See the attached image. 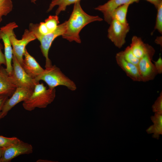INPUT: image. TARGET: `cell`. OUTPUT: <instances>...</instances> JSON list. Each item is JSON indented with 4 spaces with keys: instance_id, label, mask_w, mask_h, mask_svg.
Instances as JSON below:
<instances>
[{
    "instance_id": "28",
    "label": "cell",
    "mask_w": 162,
    "mask_h": 162,
    "mask_svg": "<svg viewBox=\"0 0 162 162\" xmlns=\"http://www.w3.org/2000/svg\"><path fill=\"white\" fill-rule=\"evenodd\" d=\"M9 98V96L7 95H0V119H1L0 114L2 107L5 102Z\"/></svg>"
},
{
    "instance_id": "26",
    "label": "cell",
    "mask_w": 162,
    "mask_h": 162,
    "mask_svg": "<svg viewBox=\"0 0 162 162\" xmlns=\"http://www.w3.org/2000/svg\"><path fill=\"white\" fill-rule=\"evenodd\" d=\"M154 64L158 74H162V59L160 56L156 61L154 62Z\"/></svg>"
},
{
    "instance_id": "19",
    "label": "cell",
    "mask_w": 162,
    "mask_h": 162,
    "mask_svg": "<svg viewBox=\"0 0 162 162\" xmlns=\"http://www.w3.org/2000/svg\"><path fill=\"white\" fill-rule=\"evenodd\" d=\"M162 113L155 112V115L152 116L151 118L154 123L152 125V133H154L153 137L158 138L159 135L162 134Z\"/></svg>"
},
{
    "instance_id": "22",
    "label": "cell",
    "mask_w": 162,
    "mask_h": 162,
    "mask_svg": "<svg viewBox=\"0 0 162 162\" xmlns=\"http://www.w3.org/2000/svg\"><path fill=\"white\" fill-rule=\"evenodd\" d=\"M45 25L50 33L53 32L56 28L59 23L58 15H50L45 20Z\"/></svg>"
},
{
    "instance_id": "32",
    "label": "cell",
    "mask_w": 162,
    "mask_h": 162,
    "mask_svg": "<svg viewBox=\"0 0 162 162\" xmlns=\"http://www.w3.org/2000/svg\"><path fill=\"white\" fill-rule=\"evenodd\" d=\"M37 0H31V2H32L34 3V4H35Z\"/></svg>"
},
{
    "instance_id": "5",
    "label": "cell",
    "mask_w": 162,
    "mask_h": 162,
    "mask_svg": "<svg viewBox=\"0 0 162 162\" xmlns=\"http://www.w3.org/2000/svg\"><path fill=\"white\" fill-rule=\"evenodd\" d=\"M12 61V70L9 75L12 82L16 88H24L33 91L35 85L38 83L25 71L13 55Z\"/></svg>"
},
{
    "instance_id": "15",
    "label": "cell",
    "mask_w": 162,
    "mask_h": 162,
    "mask_svg": "<svg viewBox=\"0 0 162 162\" xmlns=\"http://www.w3.org/2000/svg\"><path fill=\"white\" fill-rule=\"evenodd\" d=\"M116 63L127 76L134 81L141 82L137 66L124 59L120 52L115 56Z\"/></svg>"
},
{
    "instance_id": "17",
    "label": "cell",
    "mask_w": 162,
    "mask_h": 162,
    "mask_svg": "<svg viewBox=\"0 0 162 162\" xmlns=\"http://www.w3.org/2000/svg\"><path fill=\"white\" fill-rule=\"evenodd\" d=\"M130 4H125L120 6L113 10L110 14V18L116 20L125 25H129L127 20V15Z\"/></svg>"
},
{
    "instance_id": "27",
    "label": "cell",
    "mask_w": 162,
    "mask_h": 162,
    "mask_svg": "<svg viewBox=\"0 0 162 162\" xmlns=\"http://www.w3.org/2000/svg\"><path fill=\"white\" fill-rule=\"evenodd\" d=\"M38 31L42 35H45L50 33L44 22H40L39 24Z\"/></svg>"
},
{
    "instance_id": "8",
    "label": "cell",
    "mask_w": 162,
    "mask_h": 162,
    "mask_svg": "<svg viewBox=\"0 0 162 162\" xmlns=\"http://www.w3.org/2000/svg\"><path fill=\"white\" fill-rule=\"evenodd\" d=\"M108 29L107 37L115 46L121 48L126 43V35L130 29L129 25L122 24L112 19Z\"/></svg>"
},
{
    "instance_id": "12",
    "label": "cell",
    "mask_w": 162,
    "mask_h": 162,
    "mask_svg": "<svg viewBox=\"0 0 162 162\" xmlns=\"http://www.w3.org/2000/svg\"><path fill=\"white\" fill-rule=\"evenodd\" d=\"M140 0H109L106 3L98 6L94 9L101 12L104 20L110 24L112 20L110 14L112 11L117 7L125 4H130L135 2H138Z\"/></svg>"
},
{
    "instance_id": "31",
    "label": "cell",
    "mask_w": 162,
    "mask_h": 162,
    "mask_svg": "<svg viewBox=\"0 0 162 162\" xmlns=\"http://www.w3.org/2000/svg\"><path fill=\"white\" fill-rule=\"evenodd\" d=\"M4 148V147H0V161L2 155Z\"/></svg>"
},
{
    "instance_id": "30",
    "label": "cell",
    "mask_w": 162,
    "mask_h": 162,
    "mask_svg": "<svg viewBox=\"0 0 162 162\" xmlns=\"http://www.w3.org/2000/svg\"><path fill=\"white\" fill-rule=\"evenodd\" d=\"M153 4L156 9L160 4L162 3V0H145Z\"/></svg>"
},
{
    "instance_id": "2",
    "label": "cell",
    "mask_w": 162,
    "mask_h": 162,
    "mask_svg": "<svg viewBox=\"0 0 162 162\" xmlns=\"http://www.w3.org/2000/svg\"><path fill=\"white\" fill-rule=\"evenodd\" d=\"M56 92L55 88H47L43 83L38 82L35 85L30 96L23 102L22 106L28 111L36 108H45L54 100Z\"/></svg>"
},
{
    "instance_id": "3",
    "label": "cell",
    "mask_w": 162,
    "mask_h": 162,
    "mask_svg": "<svg viewBox=\"0 0 162 162\" xmlns=\"http://www.w3.org/2000/svg\"><path fill=\"white\" fill-rule=\"evenodd\" d=\"M34 79L37 83L40 80L44 81L49 88H51L64 86L74 91L77 88L74 82L65 75L55 65H52L45 68L43 72Z\"/></svg>"
},
{
    "instance_id": "18",
    "label": "cell",
    "mask_w": 162,
    "mask_h": 162,
    "mask_svg": "<svg viewBox=\"0 0 162 162\" xmlns=\"http://www.w3.org/2000/svg\"><path fill=\"white\" fill-rule=\"evenodd\" d=\"M81 0H52L50 4L49 8L47 10L48 12L51 11L56 6L58 8L56 11V14L58 15L62 11H64L67 7L75 3L80 2Z\"/></svg>"
},
{
    "instance_id": "23",
    "label": "cell",
    "mask_w": 162,
    "mask_h": 162,
    "mask_svg": "<svg viewBox=\"0 0 162 162\" xmlns=\"http://www.w3.org/2000/svg\"><path fill=\"white\" fill-rule=\"evenodd\" d=\"M20 140L16 137H7L0 135V147L6 148L18 142Z\"/></svg>"
},
{
    "instance_id": "10",
    "label": "cell",
    "mask_w": 162,
    "mask_h": 162,
    "mask_svg": "<svg viewBox=\"0 0 162 162\" xmlns=\"http://www.w3.org/2000/svg\"><path fill=\"white\" fill-rule=\"evenodd\" d=\"M33 91L26 88L17 87L12 95L5 102L1 112V118L5 117L8 112L17 104L28 99Z\"/></svg>"
},
{
    "instance_id": "21",
    "label": "cell",
    "mask_w": 162,
    "mask_h": 162,
    "mask_svg": "<svg viewBox=\"0 0 162 162\" xmlns=\"http://www.w3.org/2000/svg\"><path fill=\"white\" fill-rule=\"evenodd\" d=\"M120 52L125 60L137 66L140 59L134 55L130 46H127L124 51Z\"/></svg>"
},
{
    "instance_id": "6",
    "label": "cell",
    "mask_w": 162,
    "mask_h": 162,
    "mask_svg": "<svg viewBox=\"0 0 162 162\" xmlns=\"http://www.w3.org/2000/svg\"><path fill=\"white\" fill-rule=\"evenodd\" d=\"M18 26L14 22H10L0 28V40L3 42L4 55L6 62V70L10 75L12 71V48L10 40L11 35L14 32V29Z\"/></svg>"
},
{
    "instance_id": "25",
    "label": "cell",
    "mask_w": 162,
    "mask_h": 162,
    "mask_svg": "<svg viewBox=\"0 0 162 162\" xmlns=\"http://www.w3.org/2000/svg\"><path fill=\"white\" fill-rule=\"evenodd\" d=\"M153 111L156 113H162V92L152 106Z\"/></svg>"
},
{
    "instance_id": "20",
    "label": "cell",
    "mask_w": 162,
    "mask_h": 162,
    "mask_svg": "<svg viewBox=\"0 0 162 162\" xmlns=\"http://www.w3.org/2000/svg\"><path fill=\"white\" fill-rule=\"evenodd\" d=\"M13 4L11 0H0V23L2 16H6L12 10Z\"/></svg>"
},
{
    "instance_id": "4",
    "label": "cell",
    "mask_w": 162,
    "mask_h": 162,
    "mask_svg": "<svg viewBox=\"0 0 162 162\" xmlns=\"http://www.w3.org/2000/svg\"><path fill=\"white\" fill-rule=\"evenodd\" d=\"M38 24L31 23L29 26V30L33 32L36 39L40 42V48L43 55L45 58V68H46L52 65L48 56L49 50L54 40L64 33L66 28V21L58 25L53 32L45 35L40 33L38 31Z\"/></svg>"
},
{
    "instance_id": "9",
    "label": "cell",
    "mask_w": 162,
    "mask_h": 162,
    "mask_svg": "<svg viewBox=\"0 0 162 162\" xmlns=\"http://www.w3.org/2000/svg\"><path fill=\"white\" fill-rule=\"evenodd\" d=\"M31 145L20 140L18 142L4 148L0 162H8L20 155L32 153Z\"/></svg>"
},
{
    "instance_id": "14",
    "label": "cell",
    "mask_w": 162,
    "mask_h": 162,
    "mask_svg": "<svg viewBox=\"0 0 162 162\" xmlns=\"http://www.w3.org/2000/svg\"><path fill=\"white\" fill-rule=\"evenodd\" d=\"M130 46L134 55L139 59L146 54L154 55L155 52L152 46L145 43L141 38L136 36L132 37Z\"/></svg>"
},
{
    "instance_id": "11",
    "label": "cell",
    "mask_w": 162,
    "mask_h": 162,
    "mask_svg": "<svg viewBox=\"0 0 162 162\" xmlns=\"http://www.w3.org/2000/svg\"><path fill=\"white\" fill-rule=\"evenodd\" d=\"M154 55L148 54L140 59L137 65L141 82H146L154 79L158 74L152 62Z\"/></svg>"
},
{
    "instance_id": "16",
    "label": "cell",
    "mask_w": 162,
    "mask_h": 162,
    "mask_svg": "<svg viewBox=\"0 0 162 162\" xmlns=\"http://www.w3.org/2000/svg\"><path fill=\"white\" fill-rule=\"evenodd\" d=\"M16 87L13 84L6 68L0 66V95L10 97Z\"/></svg>"
},
{
    "instance_id": "29",
    "label": "cell",
    "mask_w": 162,
    "mask_h": 162,
    "mask_svg": "<svg viewBox=\"0 0 162 162\" xmlns=\"http://www.w3.org/2000/svg\"><path fill=\"white\" fill-rule=\"evenodd\" d=\"M3 46L2 44L0 43V66L3 64L6 66V62L4 54L2 51Z\"/></svg>"
},
{
    "instance_id": "7",
    "label": "cell",
    "mask_w": 162,
    "mask_h": 162,
    "mask_svg": "<svg viewBox=\"0 0 162 162\" xmlns=\"http://www.w3.org/2000/svg\"><path fill=\"white\" fill-rule=\"evenodd\" d=\"M36 39V38L33 32L28 29L25 30L21 39H17L14 32L10 36V41L13 48V55L16 57L21 65L23 60L26 46Z\"/></svg>"
},
{
    "instance_id": "13",
    "label": "cell",
    "mask_w": 162,
    "mask_h": 162,
    "mask_svg": "<svg viewBox=\"0 0 162 162\" xmlns=\"http://www.w3.org/2000/svg\"><path fill=\"white\" fill-rule=\"evenodd\" d=\"M24 56V58L21 66L25 71L30 77L34 79L43 72L44 69L29 54L26 48Z\"/></svg>"
},
{
    "instance_id": "1",
    "label": "cell",
    "mask_w": 162,
    "mask_h": 162,
    "mask_svg": "<svg viewBox=\"0 0 162 162\" xmlns=\"http://www.w3.org/2000/svg\"><path fill=\"white\" fill-rule=\"evenodd\" d=\"M103 20L98 16L90 15L86 13L82 8L80 2H77L74 4L72 12L66 21V29L62 37L70 42L80 43L79 34L82 29L92 22Z\"/></svg>"
},
{
    "instance_id": "24",
    "label": "cell",
    "mask_w": 162,
    "mask_h": 162,
    "mask_svg": "<svg viewBox=\"0 0 162 162\" xmlns=\"http://www.w3.org/2000/svg\"><path fill=\"white\" fill-rule=\"evenodd\" d=\"M155 25L154 29L157 30L161 34H162V3L160 4L157 8Z\"/></svg>"
}]
</instances>
